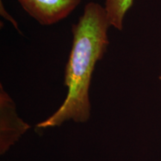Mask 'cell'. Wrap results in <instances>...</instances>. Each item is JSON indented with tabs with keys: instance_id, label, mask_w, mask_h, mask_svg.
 <instances>
[{
	"instance_id": "6da1fadb",
	"label": "cell",
	"mask_w": 161,
	"mask_h": 161,
	"mask_svg": "<svg viewBox=\"0 0 161 161\" xmlns=\"http://www.w3.org/2000/svg\"><path fill=\"white\" fill-rule=\"evenodd\" d=\"M110 27L103 5L94 2L86 4L78 21L72 27V44L64 77L67 95L55 114L37 124L38 128L59 126L71 119L76 122L89 119L92 75L109 45Z\"/></svg>"
},
{
	"instance_id": "7a4b0ae2",
	"label": "cell",
	"mask_w": 161,
	"mask_h": 161,
	"mask_svg": "<svg viewBox=\"0 0 161 161\" xmlns=\"http://www.w3.org/2000/svg\"><path fill=\"white\" fill-rule=\"evenodd\" d=\"M24 11L41 25H55L68 17L82 0H17Z\"/></svg>"
},
{
	"instance_id": "3957f363",
	"label": "cell",
	"mask_w": 161,
	"mask_h": 161,
	"mask_svg": "<svg viewBox=\"0 0 161 161\" xmlns=\"http://www.w3.org/2000/svg\"><path fill=\"white\" fill-rule=\"evenodd\" d=\"M0 151L5 154L29 128L17 116L14 101L0 85Z\"/></svg>"
},
{
	"instance_id": "277c9868",
	"label": "cell",
	"mask_w": 161,
	"mask_h": 161,
	"mask_svg": "<svg viewBox=\"0 0 161 161\" xmlns=\"http://www.w3.org/2000/svg\"><path fill=\"white\" fill-rule=\"evenodd\" d=\"M134 0H105L104 8L111 27L122 31L125 16L129 11Z\"/></svg>"
},
{
	"instance_id": "5b68a950",
	"label": "cell",
	"mask_w": 161,
	"mask_h": 161,
	"mask_svg": "<svg viewBox=\"0 0 161 161\" xmlns=\"http://www.w3.org/2000/svg\"><path fill=\"white\" fill-rule=\"evenodd\" d=\"M159 78H160V80H161V75H160V77H159Z\"/></svg>"
}]
</instances>
